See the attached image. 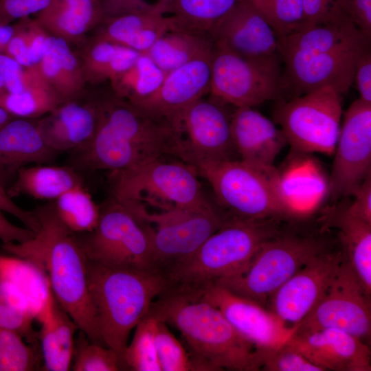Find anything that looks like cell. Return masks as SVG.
I'll return each instance as SVG.
<instances>
[{"label": "cell", "instance_id": "cell-1", "mask_svg": "<svg viewBox=\"0 0 371 371\" xmlns=\"http://www.w3.org/2000/svg\"><path fill=\"white\" fill-rule=\"evenodd\" d=\"M278 41L287 99L326 86L341 95L346 93L371 37L333 5L324 21L303 26Z\"/></svg>", "mask_w": 371, "mask_h": 371}, {"label": "cell", "instance_id": "cell-2", "mask_svg": "<svg viewBox=\"0 0 371 371\" xmlns=\"http://www.w3.org/2000/svg\"><path fill=\"white\" fill-rule=\"evenodd\" d=\"M180 133L112 91L102 95L97 131L91 141L74 150L70 166L78 171L122 172L165 157L179 159Z\"/></svg>", "mask_w": 371, "mask_h": 371}, {"label": "cell", "instance_id": "cell-3", "mask_svg": "<svg viewBox=\"0 0 371 371\" xmlns=\"http://www.w3.org/2000/svg\"><path fill=\"white\" fill-rule=\"evenodd\" d=\"M39 229L23 243L3 244L14 257L45 271L49 289L92 342L104 346L97 324L87 282V258L76 236L56 216L52 203L33 210Z\"/></svg>", "mask_w": 371, "mask_h": 371}, {"label": "cell", "instance_id": "cell-4", "mask_svg": "<svg viewBox=\"0 0 371 371\" xmlns=\"http://www.w3.org/2000/svg\"><path fill=\"white\" fill-rule=\"evenodd\" d=\"M146 316L181 333L199 371L260 370L262 350L242 337L217 308L199 295L164 291Z\"/></svg>", "mask_w": 371, "mask_h": 371}, {"label": "cell", "instance_id": "cell-5", "mask_svg": "<svg viewBox=\"0 0 371 371\" xmlns=\"http://www.w3.org/2000/svg\"><path fill=\"white\" fill-rule=\"evenodd\" d=\"M87 282L102 341L122 360L131 332L166 290V279L150 269L109 266L88 260Z\"/></svg>", "mask_w": 371, "mask_h": 371}, {"label": "cell", "instance_id": "cell-6", "mask_svg": "<svg viewBox=\"0 0 371 371\" xmlns=\"http://www.w3.org/2000/svg\"><path fill=\"white\" fill-rule=\"evenodd\" d=\"M280 220L232 217L191 256L164 275L165 291L199 294L240 271L267 241L281 232Z\"/></svg>", "mask_w": 371, "mask_h": 371}, {"label": "cell", "instance_id": "cell-7", "mask_svg": "<svg viewBox=\"0 0 371 371\" xmlns=\"http://www.w3.org/2000/svg\"><path fill=\"white\" fill-rule=\"evenodd\" d=\"M194 169L232 217L282 219L295 214L275 168L263 171L232 159L201 164Z\"/></svg>", "mask_w": 371, "mask_h": 371}, {"label": "cell", "instance_id": "cell-8", "mask_svg": "<svg viewBox=\"0 0 371 371\" xmlns=\"http://www.w3.org/2000/svg\"><path fill=\"white\" fill-rule=\"evenodd\" d=\"M167 158L154 159L131 169L111 172V197L161 212L200 210L212 205L205 196L196 170Z\"/></svg>", "mask_w": 371, "mask_h": 371}, {"label": "cell", "instance_id": "cell-9", "mask_svg": "<svg viewBox=\"0 0 371 371\" xmlns=\"http://www.w3.org/2000/svg\"><path fill=\"white\" fill-rule=\"evenodd\" d=\"M328 250L326 240L318 236L281 232L267 241L243 269L214 284L264 306L282 284Z\"/></svg>", "mask_w": 371, "mask_h": 371}, {"label": "cell", "instance_id": "cell-10", "mask_svg": "<svg viewBox=\"0 0 371 371\" xmlns=\"http://www.w3.org/2000/svg\"><path fill=\"white\" fill-rule=\"evenodd\" d=\"M153 225L133 207L111 197L100 207L93 229L74 235L90 261L153 269Z\"/></svg>", "mask_w": 371, "mask_h": 371}, {"label": "cell", "instance_id": "cell-11", "mask_svg": "<svg viewBox=\"0 0 371 371\" xmlns=\"http://www.w3.org/2000/svg\"><path fill=\"white\" fill-rule=\"evenodd\" d=\"M282 63L280 54L247 58L214 43L209 93L236 108L286 98Z\"/></svg>", "mask_w": 371, "mask_h": 371}, {"label": "cell", "instance_id": "cell-12", "mask_svg": "<svg viewBox=\"0 0 371 371\" xmlns=\"http://www.w3.org/2000/svg\"><path fill=\"white\" fill-rule=\"evenodd\" d=\"M341 96L326 86L276 101L274 122L287 144L302 153L333 155L343 114Z\"/></svg>", "mask_w": 371, "mask_h": 371}, {"label": "cell", "instance_id": "cell-13", "mask_svg": "<svg viewBox=\"0 0 371 371\" xmlns=\"http://www.w3.org/2000/svg\"><path fill=\"white\" fill-rule=\"evenodd\" d=\"M141 214L153 227L152 269L163 276L191 256L232 217L214 206Z\"/></svg>", "mask_w": 371, "mask_h": 371}, {"label": "cell", "instance_id": "cell-14", "mask_svg": "<svg viewBox=\"0 0 371 371\" xmlns=\"http://www.w3.org/2000/svg\"><path fill=\"white\" fill-rule=\"evenodd\" d=\"M370 300L371 295L345 258L322 298L295 330L335 328L368 344L371 337Z\"/></svg>", "mask_w": 371, "mask_h": 371}, {"label": "cell", "instance_id": "cell-15", "mask_svg": "<svg viewBox=\"0 0 371 371\" xmlns=\"http://www.w3.org/2000/svg\"><path fill=\"white\" fill-rule=\"evenodd\" d=\"M224 105L212 97H203L183 112L179 122L181 161L194 168L204 163L234 159L232 114H228Z\"/></svg>", "mask_w": 371, "mask_h": 371}, {"label": "cell", "instance_id": "cell-16", "mask_svg": "<svg viewBox=\"0 0 371 371\" xmlns=\"http://www.w3.org/2000/svg\"><path fill=\"white\" fill-rule=\"evenodd\" d=\"M334 154L330 196L352 195L371 175V104L359 98L344 112Z\"/></svg>", "mask_w": 371, "mask_h": 371}, {"label": "cell", "instance_id": "cell-17", "mask_svg": "<svg viewBox=\"0 0 371 371\" xmlns=\"http://www.w3.org/2000/svg\"><path fill=\"white\" fill-rule=\"evenodd\" d=\"M345 258L343 251L330 249L315 257L271 295L269 310L295 328L322 298Z\"/></svg>", "mask_w": 371, "mask_h": 371}, {"label": "cell", "instance_id": "cell-18", "mask_svg": "<svg viewBox=\"0 0 371 371\" xmlns=\"http://www.w3.org/2000/svg\"><path fill=\"white\" fill-rule=\"evenodd\" d=\"M199 295L217 308L242 337L259 349L281 346L295 329L260 304L220 285L210 284Z\"/></svg>", "mask_w": 371, "mask_h": 371}, {"label": "cell", "instance_id": "cell-19", "mask_svg": "<svg viewBox=\"0 0 371 371\" xmlns=\"http://www.w3.org/2000/svg\"><path fill=\"white\" fill-rule=\"evenodd\" d=\"M212 52L167 73L158 89L135 106L155 118L169 122L180 133L183 112L210 93Z\"/></svg>", "mask_w": 371, "mask_h": 371}, {"label": "cell", "instance_id": "cell-20", "mask_svg": "<svg viewBox=\"0 0 371 371\" xmlns=\"http://www.w3.org/2000/svg\"><path fill=\"white\" fill-rule=\"evenodd\" d=\"M286 341L322 371L371 370L370 345L343 330H294Z\"/></svg>", "mask_w": 371, "mask_h": 371}, {"label": "cell", "instance_id": "cell-21", "mask_svg": "<svg viewBox=\"0 0 371 371\" xmlns=\"http://www.w3.org/2000/svg\"><path fill=\"white\" fill-rule=\"evenodd\" d=\"M85 90L76 98L62 102L36 120L45 142L57 153L79 149L97 131L102 95L85 98Z\"/></svg>", "mask_w": 371, "mask_h": 371}, {"label": "cell", "instance_id": "cell-22", "mask_svg": "<svg viewBox=\"0 0 371 371\" xmlns=\"http://www.w3.org/2000/svg\"><path fill=\"white\" fill-rule=\"evenodd\" d=\"M210 35L214 44L244 58L280 54L276 32L247 0H240Z\"/></svg>", "mask_w": 371, "mask_h": 371}, {"label": "cell", "instance_id": "cell-23", "mask_svg": "<svg viewBox=\"0 0 371 371\" xmlns=\"http://www.w3.org/2000/svg\"><path fill=\"white\" fill-rule=\"evenodd\" d=\"M231 135L241 161L268 171L287 144L282 130L253 107L236 108L231 115Z\"/></svg>", "mask_w": 371, "mask_h": 371}, {"label": "cell", "instance_id": "cell-24", "mask_svg": "<svg viewBox=\"0 0 371 371\" xmlns=\"http://www.w3.org/2000/svg\"><path fill=\"white\" fill-rule=\"evenodd\" d=\"M57 154L45 142L36 120L12 119L0 130V183L8 188L21 168L49 164Z\"/></svg>", "mask_w": 371, "mask_h": 371}, {"label": "cell", "instance_id": "cell-25", "mask_svg": "<svg viewBox=\"0 0 371 371\" xmlns=\"http://www.w3.org/2000/svg\"><path fill=\"white\" fill-rule=\"evenodd\" d=\"M38 315L41 326L37 332V339L42 357V370H70L75 333L79 328L49 288Z\"/></svg>", "mask_w": 371, "mask_h": 371}, {"label": "cell", "instance_id": "cell-26", "mask_svg": "<svg viewBox=\"0 0 371 371\" xmlns=\"http://www.w3.org/2000/svg\"><path fill=\"white\" fill-rule=\"evenodd\" d=\"M94 38L108 41L146 53L164 34L175 30L170 16L157 6L149 10L104 18L98 25Z\"/></svg>", "mask_w": 371, "mask_h": 371}, {"label": "cell", "instance_id": "cell-27", "mask_svg": "<svg viewBox=\"0 0 371 371\" xmlns=\"http://www.w3.org/2000/svg\"><path fill=\"white\" fill-rule=\"evenodd\" d=\"M35 19L50 34L80 43L104 19L102 0H52Z\"/></svg>", "mask_w": 371, "mask_h": 371}, {"label": "cell", "instance_id": "cell-28", "mask_svg": "<svg viewBox=\"0 0 371 371\" xmlns=\"http://www.w3.org/2000/svg\"><path fill=\"white\" fill-rule=\"evenodd\" d=\"M323 221L324 227L337 229L346 260L371 295V224L352 215L346 205L330 208Z\"/></svg>", "mask_w": 371, "mask_h": 371}, {"label": "cell", "instance_id": "cell-29", "mask_svg": "<svg viewBox=\"0 0 371 371\" xmlns=\"http://www.w3.org/2000/svg\"><path fill=\"white\" fill-rule=\"evenodd\" d=\"M63 102L80 95L87 82L78 57L65 40L49 35L43 58L36 67Z\"/></svg>", "mask_w": 371, "mask_h": 371}, {"label": "cell", "instance_id": "cell-30", "mask_svg": "<svg viewBox=\"0 0 371 371\" xmlns=\"http://www.w3.org/2000/svg\"><path fill=\"white\" fill-rule=\"evenodd\" d=\"M83 185L80 172L70 166L35 164L21 168L7 191L12 198L25 195L35 199L55 200L69 190Z\"/></svg>", "mask_w": 371, "mask_h": 371}, {"label": "cell", "instance_id": "cell-31", "mask_svg": "<svg viewBox=\"0 0 371 371\" xmlns=\"http://www.w3.org/2000/svg\"><path fill=\"white\" fill-rule=\"evenodd\" d=\"M139 54L127 47L93 37L78 57L87 83L98 84L111 81L128 69Z\"/></svg>", "mask_w": 371, "mask_h": 371}, {"label": "cell", "instance_id": "cell-32", "mask_svg": "<svg viewBox=\"0 0 371 371\" xmlns=\"http://www.w3.org/2000/svg\"><path fill=\"white\" fill-rule=\"evenodd\" d=\"M210 36L185 30L168 31L145 53L164 71L168 73L205 54L211 52Z\"/></svg>", "mask_w": 371, "mask_h": 371}, {"label": "cell", "instance_id": "cell-33", "mask_svg": "<svg viewBox=\"0 0 371 371\" xmlns=\"http://www.w3.org/2000/svg\"><path fill=\"white\" fill-rule=\"evenodd\" d=\"M240 0H172L168 12L176 30L209 35Z\"/></svg>", "mask_w": 371, "mask_h": 371}, {"label": "cell", "instance_id": "cell-34", "mask_svg": "<svg viewBox=\"0 0 371 371\" xmlns=\"http://www.w3.org/2000/svg\"><path fill=\"white\" fill-rule=\"evenodd\" d=\"M166 74L142 53L128 69L110 81L111 91L116 96L136 105L158 89Z\"/></svg>", "mask_w": 371, "mask_h": 371}, {"label": "cell", "instance_id": "cell-35", "mask_svg": "<svg viewBox=\"0 0 371 371\" xmlns=\"http://www.w3.org/2000/svg\"><path fill=\"white\" fill-rule=\"evenodd\" d=\"M52 205L57 218L74 234L88 233L98 223L100 207L85 185L65 192L54 200Z\"/></svg>", "mask_w": 371, "mask_h": 371}, {"label": "cell", "instance_id": "cell-36", "mask_svg": "<svg viewBox=\"0 0 371 371\" xmlns=\"http://www.w3.org/2000/svg\"><path fill=\"white\" fill-rule=\"evenodd\" d=\"M49 35L35 19H20L14 24V32L3 54L23 66L36 67L43 58Z\"/></svg>", "mask_w": 371, "mask_h": 371}, {"label": "cell", "instance_id": "cell-37", "mask_svg": "<svg viewBox=\"0 0 371 371\" xmlns=\"http://www.w3.org/2000/svg\"><path fill=\"white\" fill-rule=\"evenodd\" d=\"M62 100L47 85L36 86L21 93L5 91L0 106L14 117L36 119L54 110Z\"/></svg>", "mask_w": 371, "mask_h": 371}, {"label": "cell", "instance_id": "cell-38", "mask_svg": "<svg viewBox=\"0 0 371 371\" xmlns=\"http://www.w3.org/2000/svg\"><path fill=\"white\" fill-rule=\"evenodd\" d=\"M155 319L146 316L135 328L122 361L124 370L161 371L154 338Z\"/></svg>", "mask_w": 371, "mask_h": 371}, {"label": "cell", "instance_id": "cell-39", "mask_svg": "<svg viewBox=\"0 0 371 371\" xmlns=\"http://www.w3.org/2000/svg\"><path fill=\"white\" fill-rule=\"evenodd\" d=\"M16 331L0 329V371L42 370L38 343H29Z\"/></svg>", "mask_w": 371, "mask_h": 371}, {"label": "cell", "instance_id": "cell-40", "mask_svg": "<svg viewBox=\"0 0 371 371\" xmlns=\"http://www.w3.org/2000/svg\"><path fill=\"white\" fill-rule=\"evenodd\" d=\"M276 32L278 40L304 23L302 0H247Z\"/></svg>", "mask_w": 371, "mask_h": 371}, {"label": "cell", "instance_id": "cell-41", "mask_svg": "<svg viewBox=\"0 0 371 371\" xmlns=\"http://www.w3.org/2000/svg\"><path fill=\"white\" fill-rule=\"evenodd\" d=\"M73 371L124 370L120 355L112 348L91 341L79 330L75 339Z\"/></svg>", "mask_w": 371, "mask_h": 371}, {"label": "cell", "instance_id": "cell-42", "mask_svg": "<svg viewBox=\"0 0 371 371\" xmlns=\"http://www.w3.org/2000/svg\"><path fill=\"white\" fill-rule=\"evenodd\" d=\"M154 338L161 371H199L191 355L169 330L168 324L157 319Z\"/></svg>", "mask_w": 371, "mask_h": 371}, {"label": "cell", "instance_id": "cell-43", "mask_svg": "<svg viewBox=\"0 0 371 371\" xmlns=\"http://www.w3.org/2000/svg\"><path fill=\"white\" fill-rule=\"evenodd\" d=\"M260 370L322 371L287 341L277 348L262 349Z\"/></svg>", "mask_w": 371, "mask_h": 371}, {"label": "cell", "instance_id": "cell-44", "mask_svg": "<svg viewBox=\"0 0 371 371\" xmlns=\"http://www.w3.org/2000/svg\"><path fill=\"white\" fill-rule=\"evenodd\" d=\"M0 76L7 91L12 93L47 85L36 67L23 66L5 54H0Z\"/></svg>", "mask_w": 371, "mask_h": 371}, {"label": "cell", "instance_id": "cell-45", "mask_svg": "<svg viewBox=\"0 0 371 371\" xmlns=\"http://www.w3.org/2000/svg\"><path fill=\"white\" fill-rule=\"evenodd\" d=\"M33 314L9 299L0 296V329L17 332L29 343H38L32 326Z\"/></svg>", "mask_w": 371, "mask_h": 371}, {"label": "cell", "instance_id": "cell-46", "mask_svg": "<svg viewBox=\"0 0 371 371\" xmlns=\"http://www.w3.org/2000/svg\"><path fill=\"white\" fill-rule=\"evenodd\" d=\"M52 0H0V25L30 17L46 8Z\"/></svg>", "mask_w": 371, "mask_h": 371}, {"label": "cell", "instance_id": "cell-47", "mask_svg": "<svg viewBox=\"0 0 371 371\" xmlns=\"http://www.w3.org/2000/svg\"><path fill=\"white\" fill-rule=\"evenodd\" d=\"M333 5L371 37V0H335Z\"/></svg>", "mask_w": 371, "mask_h": 371}, {"label": "cell", "instance_id": "cell-48", "mask_svg": "<svg viewBox=\"0 0 371 371\" xmlns=\"http://www.w3.org/2000/svg\"><path fill=\"white\" fill-rule=\"evenodd\" d=\"M353 201L346 205L348 211L357 218L371 224V175L355 190Z\"/></svg>", "mask_w": 371, "mask_h": 371}, {"label": "cell", "instance_id": "cell-49", "mask_svg": "<svg viewBox=\"0 0 371 371\" xmlns=\"http://www.w3.org/2000/svg\"><path fill=\"white\" fill-rule=\"evenodd\" d=\"M355 83L360 99L371 104V48L367 49L359 58L354 73Z\"/></svg>", "mask_w": 371, "mask_h": 371}, {"label": "cell", "instance_id": "cell-50", "mask_svg": "<svg viewBox=\"0 0 371 371\" xmlns=\"http://www.w3.org/2000/svg\"><path fill=\"white\" fill-rule=\"evenodd\" d=\"M0 211L8 213L19 220L23 225L36 232L39 229V222L34 211L23 210L16 204L8 194L7 188L0 183Z\"/></svg>", "mask_w": 371, "mask_h": 371}, {"label": "cell", "instance_id": "cell-51", "mask_svg": "<svg viewBox=\"0 0 371 371\" xmlns=\"http://www.w3.org/2000/svg\"><path fill=\"white\" fill-rule=\"evenodd\" d=\"M105 18H111L150 9L152 5L144 0H102Z\"/></svg>", "mask_w": 371, "mask_h": 371}, {"label": "cell", "instance_id": "cell-52", "mask_svg": "<svg viewBox=\"0 0 371 371\" xmlns=\"http://www.w3.org/2000/svg\"><path fill=\"white\" fill-rule=\"evenodd\" d=\"M34 233L25 227L15 225L0 211V240L3 244L25 242L30 239Z\"/></svg>", "mask_w": 371, "mask_h": 371}, {"label": "cell", "instance_id": "cell-53", "mask_svg": "<svg viewBox=\"0 0 371 371\" xmlns=\"http://www.w3.org/2000/svg\"><path fill=\"white\" fill-rule=\"evenodd\" d=\"M304 10L303 26L324 21L328 16L335 0H302Z\"/></svg>", "mask_w": 371, "mask_h": 371}, {"label": "cell", "instance_id": "cell-54", "mask_svg": "<svg viewBox=\"0 0 371 371\" xmlns=\"http://www.w3.org/2000/svg\"><path fill=\"white\" fill-rule=\"evenodd\" d=\"M14 32V24L12 25H0V54H3L8 43Z\"/></svg>", "mask_w": 371, "mask_h": 371}, {"label": "cell", "instance_id": "cell-55", "mask_svg": "<svg viewBox=\"0 0 371 371\" xmlns=\"http://www.w3.org/2000/svg\"><path fill=\"white\" fill-rule=\"evenodd\" d=\"M14 118L13 115L0 106V130Z\"/></svg>", "mask_w": 371, "mask_h": 371}, {"label": "cell", "instance_id": "cell-56", "mask_svg": "<svg viewBox=\"0 0 371 371\" xmlns=\"http://www.w3.org/2000/svg\"><path fill=\"white\" fill-rule=\"evenodd\" d=\"M172 0H158L155 3L157 6L164 13H168V8Z\"/></svg>", "mask_w": 371, "mask_h": 371}, {"label": "cell", "instance_id": "cell-57", "mask_svg": "<svg viewBox=\"0 0 371 371\" xmlns=\"http://www.w3.org/2000/svg\"><path fill=\"white\" fill-rule=\"evenodd\" d=\"M6 91L7 90L5 89L3 80L2 77L0 76V95Z\"/></svg>", "mask_w": 371, "mask_h": 371}]
</instances>
